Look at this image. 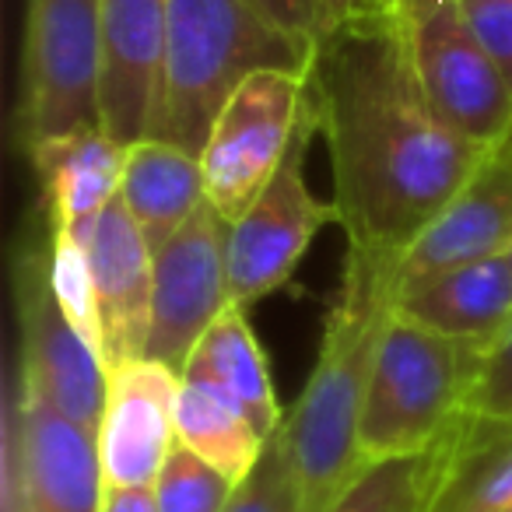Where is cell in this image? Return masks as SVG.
<instances>
[{
    "mask_svg": "<svg viewBox=\"0 0 512 512\" xmlns=\"http://www.w3.org/2000/svg\"><path fill=\"white\" fill-rule=\"evenodd\" d=\"M306 88L348 246L400 260L467 186L488 148L435 113L390 11L320 32Z\"/></svg>",
    "mask_w": 512,
    "mask_h": 512,
    "instance_id": "1",
    "label": "cell"
},
{
    "mask_svg": "<svg viewBox=\"0 0 512 512\" xmlns=\"http://www.w3.org/2000/svg\"><path fill=\"white\" fill-rule=\"evenodd\" d=\"M393 299L397 260L348 246L316 362L299 400L281 421V442L299 488V512H330L369 467L362 453V414Z\"/></svg>",
    "mask_w": 512,
    "mask_h": 512,
    "instance_id": "2",
    "label": "cell"
},
{
    "mask_svg": "<svg viewBox=\"0 0 512 512\" xmlns=\"http://www.w3.org/2000/svg\"><path fill=\"white\" fill-rule=\"evenodd\" d=\"M309 46L271 22L253 0H169L158 120L148 137L204 151L228 95L253 71H306Z\"/></svg>",
    "mask_w": 512,
    "mask_h": 512,
    "instance_id": "3",
    "label": "cell"
},
{
    "mask_svg": "<svg viewBox=\"0 0 512 512\" xmlns=\"http://www.w3.org/2000/svg\"><path fill=\"white\" fill-rule=\"evenodd\" d=\"M484 358V348L435 334L393 306L365 393V463L432 453L470 411Z\"/></svg>",
    "mask_w": 512,
    "mask_h": 512,
    "instance_id": "4",
    "label": "cell"
},
{
    "mask_svg": "<svg viewBox=\"0 0 512 512\" xmlns=\"http://www.w3.org/2000/svg\"><path fill=\"white\" fill-rule=\"evenodd\" d=\"M407 64L435 113L467 141L495 148L512 134V88L463 0H393Z\"/></svg>",
    "mask_w": 512,
    "mask_h": 512,
    "instance_id": "5",
    "label": "cell"
},
{
    "mask_svg": "<svg viewBox=\"0 0 512 512\" xmlns=\"http://www.w3.org/2000/svg\"><path fill=\"white\" fill-rule=\"evenodd\" d=\"M99 0H25L18 141L25 155L99 123Z\"/></svg>",
    "mask_w": 512,
    "mask_h": 512,
    "instance_id": "6",
    "label": "cell"
},
{
    "mask_svg": "<svg viewBox=\"0 0 512 512\" xmlns=\"http://www.w3.org/2000/svg\"><path fill=\"white\" fill-rule=\"evenodd\" d=\"M309 113L306 71H253L221 106L207 130L204 165L207 204L232 225L267 190L292 151Z\"/></svg>",
    "mask_w": 512,
    "mask_h": 512,
    "instance_id": "7",
    "label": "cell"
},
{
    "mask_svg": "<svg viewBox=\"0 0 512 512\" xmlns=\"http://www.w3.org/2000/svg\"><path fill=\"white\" fill-rule=\"evenodd\" d=\"M18 383L85 432H99L109 369L71 327L50 285V228L15 256Z\"/></svg>",
    "mask_w": 512,
    "mask_h": 512,
    "instance_id": "8",
    "label": "cell"
},
{
    "mask_svg": "<svg viewBox=\"0 0 512 512\" xmlns=\"http://www.w3.org/2000/svg\"><path fill=\"white\" fill-rule=\"evenodd\" d=\"M316 130L313 106L306 113L292 151L239 221L228 225V285L232 306L249 309L271 299L292 281L313 239L337 221V207L320 200L306 183V155Z\"/></svg>",
    "mask_w": 512,
    "mask_h": 512,
    "instance_id": "9",
    "label": "cell"
},
{
    "mask_svg": "<svg viewBox=\"0 0 512 512\" xmlns=\"http://www.w3.org/2000/svg\"><path fill=\"white\" fill-rule=\"evenodd\" d=\"M228 306V221L211 204H204L165 246L155 249L144 358H155L183 376L200 337Z\"/></svg>",
    "mask_w": 512,
    "mask_h": 512,
    "instance_id": "10",
    "label": "cell"
},
{
    "mask_svg": "<svg viewBox=\"0 0 512 512\" xmlns=\"http://www.w3.org/2000/svg\"><path fill=\"white\" fill-rule=\"evenodd\" d=\"M4 512H99L102 467L95 432L46 407L22 383L8 411Z\"/></svg>",
    "mask_w": 512,
    "mask_h": 512,
    "instance_id": "11",
    "label": "cell"
},
{
    "mask_svg": "<svg viewBox=\"0 0 512 512\" xmlns=\"http://www.w3.org/2000/svg\"><path fill=\"white\" fill-rule=\"evenodd\" d=\"M176 369L155 358H130L109 365L106 407L99 432L102 484L116 488H155L172 446H176Z\"/></svg>",
    "mask_w": 512,
    "mask_h": 512,
    "instance_id": "12",
    "label": "cell"
},
{
    "mask_svg": "<svg viewBox=\"0 0 512 512\" xmlns=\"http://www.w3.org/2000/svg\"><path fill=\"white\" fill-rule=\"evenodd\" d=\"M169 0H99V123L120 144L155 130Z\"/></svg>",
    "mask_w": 512,
    "mask_h": 512,
    "instance_id": "13",
    "label": "cell"
},
{
    "mask_svg": "<svg viewBox=\"0 0 512 512\" xmlns=\"http://www.w3.org/2000/svg\"><path fill=\"white\" fill-rule=\"evenodd\" d=\"M512 249V134L488 148L449 207L397 260V285L449 267L509 256Z\"/></svg>",
    "mask_w": 512,
    "mask_h": 512,
    "instance_id": "14",
    "label": "cell"
},
{
    "mask_svg": "<svg viewBox=\"0 0 512 512\" xmlns=\"http://www.w3.org/2000/svg\"><path fill=\"white\" fill-rule=\"evenodd\" d=\"M95 292L106 334V369L116 362L144 358L151 327V281H155V249L144 239L137 221L116 197L102 211L88 242Z\"/></svg>",
    "mask_w": 512,
    "mask_h": 512,
    "instance_id": "15",
    "label": "cell"
},
{
    "mask_svg": "<svg viewBox=\"0 0 512 512\" xmlns=\"http://www.w3.org/2000/svg\"><path fill=\"white\" fill-rule=\"evenodd\" d=\"M29 162L43 183L50 232L88 246L102 211L120 197L127 144L102 127L43 141L29 151Z\"/></svg>",
    "mask_w": 512,
    "mask_h": 512,
    "instance_id": "16",
    "label": "cell"
},
{
    "mask_svg": "<svg viewBox=\"0 0 512 512\" xmlns=\"http://www.w3.org/2000/svg\"><path fill=\"white\" fill-rule=\"evenodd\" d=\"M400 316L453 341L491 351L512 330V264L491 256L397 285Z\"/></svg>",
    "mask_w": 512,
    "mask_h": 512,
    "instance_id": "17",
    "label": "cell"
},
{
    "mask_svg": "<svg viewBox=\"0 0 512 512\" xmlns=\"http://www.w3.org/2000/svg\"><path fill=\"white\" fill-rule=\"evenodd\" d=\"M428 512H512V414H460L439 442Z\"/></svg>",
    "mask_w": 512,
    "mask_h": 512,
    "instance_id": "18",
    "label": "cell"
},
{
    "mask_svg": "<svg viewBox=\"0 0 512 512\" xmlns=\"http://www.w3.org/2000/svg\"><path fill=\"white\" fill-rule=\"evenodd\" d=\"M120 200L151 249L165 246L207 204L200 155L165 137H141L127 148Z\"/></svg>",
    "mask_w": 512,
    "mask_h": 512,
    "instance_id": "19",
    "label": "cell"
},
{
    "mask_svg": "<svg viewBox=\"0 0 512 512\" xmlns=\"http://www.w3.org/2000/svg\"><path fill=\"white\" fill-rule=\"evenodd\" d=\"M183 376H197L218 386L225 397H232L249 414V421L264 432V439H271L285 421V407L278 404V393L271 383V362H267L264 348L249 327L246 309L228 306L214 320V327L193 348Z\"/></svg>",
    "mask_w": 512,
    "mask_h": 512,
    "instance_id": "20",
    "label": "cell"
},
{
    "mask_svg": "<svg viewBox=\"0 0 512 512\" xmlns=\"http://www.w3.org/2000/svg\"><path fill=\"white\" fill-rule=\"evenodd\" d=\"M176 435L200 460L221 470L235 488L253 474L267 442H271L232 397H225L218 386L197 376H183V383H179Z\"/></svg>",
    "mask_w": 512,
    "mask_h": 512,
    "instance_id": "21",
    "label": "cell"
},
{
    "mask_svg": "<svg viewBox=\"0 0 512 512\" xmlns=\"http://www.w3.org/2000/svg\"><path fill=\"white\" fill-rule=\"evenodd\" d=\"M439 474V446L421 456L369 463L330 512H428Z\"/></svg>",
    "mask_w": 512,
    "mask_h": 512,
    "instance_id": "22",
    "label": "cell"
},
{
    "mask_svg": "<svg viewBox=\"0 0 512 512\" xmlns=\"http://www.w3.org/2000/svg\"><path fill=\"white\" fill-rule=\"evenodd\" d=\"M50 285L60 309H64V316L81 334V341L106 362V334H102V309H99V292H95L88 246L67 239V235L50 232Z\"/></svg>",
    "mask_w": 512,
    "mask_h": 512,
    "instance_id": "23",
    "label": "cell"
},
{
    "mask_svg": "<svg viewBox=\"0 0 512 512\" xmlns=\"http://www.w3.org/2000/svg\"><path fill=\"white\" fill-rule=\"evenodd\" d=\"M235 484L176 439L155 481L158 512H225Z\"/></svg>",
    "mask_w": 512,
    "mask_h": 512,
    "instance_id": "24",
    "label": "cell"
},
{
    "mask_svg": "<svg viewBox=\"0 0 512 512\" xmlns=\"http://www.w3.org/2000/svg\"><path fill=\"white\" fill-rule=\"evenodd\" d=\"M225 512H299V488H295L292 463L281 442V428L271 435L253 474L235 488Z\"/></svg>",
    "mask_w": 512,
    "mask_h": 512,
    "instance_id": "25",
    "label": "cell"
},
{
    "mask_svg": "<svg viewBox=\"0 0 512 512\" xmlns=\"http://www.w3.org/2000/svg\"><path fill=\"white\" fill-rule=\"evenodd\" d=\"M470 411L512 414V330L484 358L481 379L470 397Z\"/></svg>",
    "mask_w": 512,
    "mask_h": 512,
    "instance_id": "26",
    "label": "cell"
},
{
    "mask_svg": "<svg viewBox=\"0 0 512 512\" xmlns=\"http://www.w3.org/2000/svg\"><path fill=\"white\" fill-rule=\"evenodd\" d=\"M467 8L477 36L484 39L491 60L512 88V0H481V4H467Z\"/></svg>",
    "mask_w": 512,
    "mask_h": 512,
    "instance_id": "27",
    "label": "cell"
},
{
    "mask_svg": "<svg viewBox=\"0 0 512 512\" xmlns=\"http://www.w3.org/2000/svg\"><path fill=\"white\" fill-rule=\"evenodd\" d=\"M278 29H285L292 39L313 50L320 36V15H316V0H253Z\"/></svg>",
    "mask_w": 512,
    "mask_h": 512,
    "instance_id": "28",
    "label": "cell"
},
{
    "mask_svg": "<svg viewBox=\"0 0 512 512\" xmlns=\"http://www.w3.org/2000/svg\"><path fill=\"white\" fill-rule=\"evenodd\" d=\"M393 0H316V15H320V32L334 29L351 18L386 15Z\"/></svg>",
    "mask_w": 512,
    "mask_h": 512,
    "instance_id": "29",
    "label": "cell"
},
{
    "mask_svg": "<svg viewBox=\"0 0 512 512\" xmlns=\"http://www.w3.org/2000/svg\"><path fill=\"white\" fill-rule=\"evenodd\" d=\"M99 512H158L155 488H102V509Z\"/></svg>",
    "mask_w": 512,
    "mask_h": 512,
    "instance_id": "30",
    "label": "cell"
},
{
    "mask_svg": "<svg viewBox=\"0 0 512 512\" xmlns=\"http://www.w3.org/2000/svg\"><path fill=\"white\" fill-rule=\"evenodd\" d=\"M463 4H481V0H463Z\"/></svg>",
    "mask_w": 512,
    "mask_h": 512,
    "instance_id": "31",
    "label": "cell"
},
{
    "mask_svg": "<svg viewBox=\"0 0 512 512\" xmlns=\"http://www.w3.org/2000/svg\"><path fill=\"white\" fill-rule=\"evenodd\" d=\"M509 264H512V249H509Z\"/></svg>",
    "mask_w": 512,
    "mask_h": 512,
    "instance_id": "32",
    "label": "cell"
}]
</instances>
